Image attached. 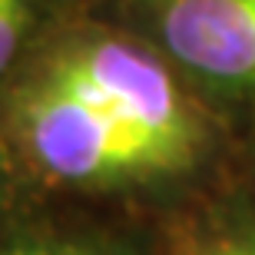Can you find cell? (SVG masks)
Listing matches in <instances>:
<instances>
[{"label": "cell", "mask_w": 255, "mask_h": 255, "mask_svg": "<svg viewBox=\"0 0 255 255\" xmlns=\"http://www.w3.org/2000/svg\"><path fill=\"white\" fill-rule=\"evenodd\" d=\"M0 139L40 199H116L196 176L212 126L152 43L73 23L0 96Z\"/></svg>", "instance_id": "cell-1"}, {"label": "cell", "mask_w": 255, "mask_h": 255, "mask_svg": "<svg viewBox=\"0 0 255 255\" xmlns=\"http://www.w3.org/2000/svg\"><path fill=\"white\" fill-rule=\"evenodd\" d=\"M76 0H0V96L50 40L73 27Z\"/></svg>", "instance_id": "cell-4"}, {"label": "cell", "mask_w": 255, "mask_h": 255, "mask_svg": "<svg viewBox=\"0 0 255 255\" xmlns=\"http://www.w3.org/2000/svg\"><path fill=\"white\" fill-rule=\"evenodd\" d=\"M37 199L40 196L30 189L27 176L20 172L17 159L10 156L7 142L0 139V229L7 226V222H13V219H17L23 209H30Z\"/></svg>", "instance_id": "cell-6"}, {"label": "cell", "mask_w": 255, "mask_h": 255, "mask_svg": "<svg viewBox=\"0 0 255 255\" xmlns=\"http://www.w3.org/2000/svg\"><path fill=\"white\" fill-rule=\"evenodd\" d=\"M156 255H255V206L216 199L166 222Z\"/></svg>", "instance_id": "cell-3"}, {"label": "cell", "mask_w": 255, "mask_h": 255, "mask_svg": "<svg viewBox=\"0 0 255 255\" xmlns=\"http://www.w3.org/2000/svg\"><path fill=\"white\" fill-rule=\"evenodd\" d=\"M0 255H100V226L66 219L37 199L0 229Z\"/></svg>", "instance_id": "cell-5"}, {"label": "cell", "mask_w": 255, "mask_h": 255, "mask_svg": "<svg viewBox=\"0 0 255 255\" xmlns=\"http://www.w3.org/2000/svg\"><path fill=\"white\" fill-rule=\"evenodd\" d=\"M152 47L209 96L255 93V0H156Z\"/></svg>", "instance_id": "cell-2"}, {"label": "cell", "mask_w": 255, "mask_h": 255, "mask_svg": "<svg viewBox=\"0 0 255 255\" xmlns=\"http://www.w3.org/2000/svg\"><path fill=\"white\" fill-rule=\"evenodd\" d=\"M100 255H149L132 236L113 232V229H100Z\"/></svg>", "instance_id": "cell-7"}]
</instances>
